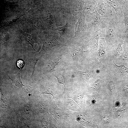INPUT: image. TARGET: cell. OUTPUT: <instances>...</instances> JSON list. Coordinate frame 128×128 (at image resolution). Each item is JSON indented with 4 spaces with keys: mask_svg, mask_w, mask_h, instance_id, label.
Wrapping results in <instances>:
<instances>
[{
    "mask_svg": "<svg viewBox=\"0 0 128 128\" xmlns=\"http://www.w3.org/2000/svg\"><path fill=\"white\" fill-rule=\"evenodd\" d=\"M38 107L39 111L41 112H45L46 110V105L43 102H39L38 105Z\"/></svg>",
    "mask_w": 128,
    "mask_h": 128,
    "instance_id": "e0dca14e",
    "label": "cell"
},
{
    "mask_svg": "<svg viewBox=\"0 0 128 128\" xmlns=\"http://www.w3.org/2000/svg\"><path fill=\"white\" fill-rule=\"evenodd\" d=\"M123 22L124 25V34L128 35V8L124 6L123 11Z\"/></svg>",
    "mask_w": 128,
    "mask_h": 128,
    "instance_id": "8fae6325",
    "label": "cell"
},
{
    "mask_svg": "<svg viewBox=\"0 0 128 128\" xmlns=\"http://www.w3.org/2000/svg\"><path fill=\"white\" fill-rule=\"evenodd\" d=\"M124 40H123L119 43L115 52V54L118 55L120 54L122 51V46Z\"/></svg>",
    "mask_w": 128,
    "mask_h": 128,
    "instance_id": "2e32d148",
    "label": "cell"
},
{
    "mask_svg": "<svg viewBox=\"0 0 128 128\" xmlns=\"http://www.w3.org/2000/svg\"><path fill=\"white\" fill-rule=\"evenodd\" d=\"M68 23L67 20L66 24L64 26L57 27L58 33L60 34L59 37H62L66 31L68 27Z\"/></svg>",
    "mask_w": 128,
    "mask_h": 128,
    "instance_id": "5bb4252c",
    "label": "cell"
},
{
    "mask_svg": "<svg viewBox=\"0 0 128 128\" xmlns=\"http://www.w3.org/2000/svg\"><path fill=\"white\" fill-rule=\"evenodd\" d=\"M111 17L105 18L100 30L101 32H105V39L109 46L114 44L117 38L124 34V25L115 13Z\"/></svg>",
    "mask_w": 128,
    "mask_h": 128,
    "instance_id": "6da1fadb",
    "label": "cell"
},
{
    "mask_svg": "<svg viewBox=\"0 0 128 128\" xmlns=\"http://www.w3.org/2000/svg\"><path fill=\"white\" fill-rule=\"evenodd\" d=\"M126 40L128 43V35H126Z\"/></svg>",
    "mask_w": 128,
    "mask_h": 128,
    "instance_id": "484cf974",
    "label": "cell"
},
{
    "mask_svg": "<svg viewBox=\"0 0 128 128\" xmlns=\"http://www.w3.org/2000/svg\"><path fill=\"white\" fill-rule=\"evenodd\" d=\"M23 110L26 113H29L31 110V108L30 105L28 104L25 105L23 107Z\"/></svg>",
    "mask_w": 128,
    "mask_h": 128,
    "instance_id": "ac0fdd59",
    "label": "cell"
},
{
    "mask_svg": "<svg viewBox=\"0 0 128 128\" xmlns=\"http://www.w3.org/2000/svg\"><path fill=\"white\" fill-rule=\"evenodd\" d=\"M124 90L127 92H128V84H125L123 86Z\"/></svg>",
    "mask_w": 128,
    "mask_h": 128,
    "instance_id": "cb8c5ba5",
    "label": "cell"
},
{
    "mask_svg": "<svg viewBox=\"0 0 128 128\" xmlns=\"http://www.w3.org/2000/svg\"><path fill=\"white\" fill-rule=\"evenodd\" d=\"M78 72L82 78L85 80H87L92 77V73L91 71L83 70Z\"/></svg>",
    "mask_w": 128,
    "mask_h": 128,
    "instance_id": "7c38bea8",
    "label": "cell"
},
{
    "mask_svg": "<svg viewBox=\"0 0 128 128\" xmlns=\"http://www.w3.org/2000/svg\"><path fill=\"white\" fill-rule=\"evenodd\" d=\"M60 57H59L54 60L51 62L44 69L43 72L44 74L51 72L55 70L54 69L58 64L60 62Z\"/></svg>",
    "mask_w": 128,
    "mask_h": 128,
    "instance_id": "9c48e42d",
    "label": "cell"
},
{
    "mask_svg": "<svg viewBox=\"0 0 128 128\" xmlns=\"http://www.w3.org/2000/svg\"><path fill=\"white\" fill-rule=\"evenodd\" d=\"M108 86L110 91L111 92H113L115 87L113 82H110L109 83Z\"/></svg>",
    "mask_w": 128,
    "mask_h": 128,
    "instance_id": "603a6c76",
    "label": "cell"
},
{
    "mask_svg": "<svg viewBox=\"0 0 128 128\" xmlns=\"http://www.w3.org/2000/svg\"><path fill=\"white\" fill-rule=\"evenodd\" d=\"M55 76L57 78L58 82L60 83L63 84L65 87V80L64 76L60 74H57Z\"/></svg>",
    "mask_w": 128,
    "mask_h": 128,
    "instance_id": "9a60e30c",
    "label": "cell"
},
{
    "mask_svg": "<svg viewBox=\"0 0 128 128\" xmlns=\"http://www.w3.org/2000/svg\"><path fill=\"white\" fill-rule=\"evenodd\" d=\"M20 73L17 74H10L9 75V78L12 81V84L14 86L22 88L25 85H23L20 78Z\"/></svg>",
    "mask_w": 128,
    "mask_h": 128,
    "instance_id": "ba28073f",
    "label": "cell"
},
{
    "mask_svg": "<svg viewBox=\"0 0 128 128\" xmlns=\"http://www.w3.org/2000/svg\"><path fill=\"white\" fill-rule=\"evenodd\" d=\"M43 46L44 47L48 49L56 46H66L65 45L60 43L54 38H50L45 39L43 42Z\"/></svg>",
    "mask_w": 128,
    "mask_h": 128,
    "instance_id": "52a82bcc",
    "label": "cell"
},
{
    "mask_svg": "<svg viewBox=\"0 0 128 128\" xmlns=\"http://www.w3.org/2000/svg\"><path fill=\"white\" fill-rule=\"evenodd\" d=\"M42 124L43 126L44 127L46 126L47 125V123L45 121H42Z\"/></svg>",
    "mask_w": 128,
    "mask_h": 128,
    "instance_id": "d4e9b609",
    "label": "cell"
},
{
    "mask_svg": "<svg viewBox=\"0 0 128 128\" xmlns=\"http://www.w3.org/2000/svg\"><path fill=\"white\" fill-rule=\"evenodd\" d=\"M22 90L25 92H30L32 89V87L28 85H24L22 88Z\"/></svg>",
    "mask_w": 128,
    "mask_h": 128,
    "instance_id": "ffe728a7",
    "label": "cell"
},
{
    "mask_svg": "<svg viewBox=\"0 0 128 128\" xmlns=\"http://www.w3.org/2000/svg\"><path fill=\"white\" fill-rule=\"evenodd\" d=\"M105 18L99 14L96 9L94 12L88 14L87 21L89 30L94 32L100 29Z\"/></svg>",
    "mask_w": 128,
    "mask_h": 128,
    "instance_id": "7a4b0ae2",
    "label": "cell"
},
{
    "mask_svg": "<svg viewBox=\"0 0 128 128\" xmlns=\"http://www.w3.org/2000/svg\"><path fill=\"white\" fill-rule=\"evenodd\" d=\"M20 31L27 42L29 44L31 45L34 50H35L33 48V44L37 43L40 45L41 44V42L37 35L35 34H29L21 29L20 30Z\"/></svg>",
    "mask_w": 128,
    "mask_h": 128,
    "instance_id": "5b68a950",
    "label": "cell"
},
{
    "mask_svg": "<svg viewBox=\"0 0 128 128\" xmlns=\"http://www.w3.org/2000/svg\"><path fill=\"white\" fill-rule=\"evenodd\" d=\"M101 81V78H98L93 84V87L96 88V87H99L100 85Z\"/></svg>",
    "mask_w": 128,
    "mask_h": 128,
    "instance_id": "7402d4cb",
    "label": "cell"
},
{
    "mask_svg": "<svg viewBox=\"0 0 128 128\" xmlns=\"http://www.w3.org/2000/svg\"><path fill=\"white\" fill-rule=\"evenodd\" d=\"M17 66L20 68V70H21L23 66L24 62L21 59H19L17 61Z\"/></svg>",
    "mask_w": 128,
    "mask_h": 128,
    "instance_id": "d6986e66",
    "label": "cell"
},
{
    "mask_svg": "<svg viewBox=\"0 0 128 128\" xmlns=\"http://www.w3.org/2000/svg\"><path fill=\"white\" fill-rule=\"evenodd\" d=\"M99 0H88L84 5V15L94 11L96 9Z\"/></svg>",
    "mask_w": 128,
    "mask_h": 128,
    "instance_id": "8992f818",
    "label": "cell"
},
{
    "mask_svg": "<svg viewBox=\"0 0 128 128\" xmlns=\"http://www.w3.org/2000/svg\"><path fill=\"white\" fill-rule=\"evenodd\" d=\"M114 67L115 69L120 74H128V68L121 65H118L114 63Z\"/></svg>",
    "mask_w": 128,
    "mask_h": 128,
    "instance_id": "4fadbf2b",
    "label": "cell"
},
{
    "mask_svg": "<svg viewBox=\"0 0 128 128\" xmlns=\"http://www.w3.org/2000/svg\"><path fill=\"white\" fill-rule=\"evenodd\" d=\"M114 10L120 20L123 22V11L125 2L123 0H104Z\"/></svg>",
    "mask_w": 128,
    "mask_h": 128,
    "instance_id": "277c9868",
    "label": "cell"
},
{
    "mask_svg": "<svg viewBox=\"0 0 128 128\" xmlns=\"http://www.w3.org/2000/svg\"><path fill=\"white\" fill-rule=\"evenodd\" d=\"M112 7L104 0H99L96 10L98 13L105 18H108L113 15Z\"/></svg>",
    "mask_w": 128,
    "mask_h": 128,
    "instance_id": "3957f363",
    "label": "cell"
},
{
    "mask_svg": "<svg viewBox=\"0 0 128 128\" xmlns=\"http://www.w3.org/2000/svg\"><path fill=\"white\" fill-rule=\"evenodd\" d=\"M1 94V97L0 102L7 103V98L4 95L1 91H0Z\"/></svg>",
    "mask_w": 128,
    "mask_h": 128,
    "instance_id": "44dd1931",
    "label": "cell"
},
{
    "mask_svg": "<svg viewBox=\"0 0 128 128\" xmlns=\"http://www.w3.org/2000/svg\"><path fill=\"white\" fill-rule=\"evenodd\" d=\"M126 3H128V0H123Z\"/></svg>",
    "mask_w": 128,
    "mask_h": 128,
    "instance_id": "4316f807",
    "label": "cell"
},
{
    "mask_svg": "<svg viewBox=\"0 0 128 128\" xmlns=\"http://www.w3.org/2000/svg\"><path fill=\"white\" fill-rule=\"evenodd\" d=\"M41 91L42 93H45L52 95L54 98L56 92L54 87L50 85H46L41 88Z\"/></svg>",
    "mask_w": 128,
    "mask_h": 128,
    "instance_id": "30bf717a",
    "label": "cell"
}]
</instances>
